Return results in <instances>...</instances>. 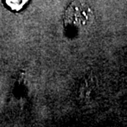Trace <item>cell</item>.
<instances>
[{"label": "cell", "mask_w": 127, "mask_h": 127, "mask_svg": "<svg viewBox=\"0 0 127 127\" xmlns=\"http://www.w3.org/2000/svg\"><path fill=\"white\" fill-rule=\"evenodd\" d=\"M93 13L88 4L80 1H73L68 5L64 14L65 26L74 29H83L91 25Z\"/></svg>", "instance_id": "obj_1"}, {"label": "cell", "mask_w": 127, "mask_h": 127, "mask_svg": "<svg viewBox=\"0 0 127 127\" xmlns=\"http://www.w3.org/2000/svg\"><path fill=\"white\" fill-rule=\"evenodd\" d=\"M29 0H5L7 5L12 10L19 11L25 7Z\"/></svg>", "instance_id": "obj_2"}]
</instances>
